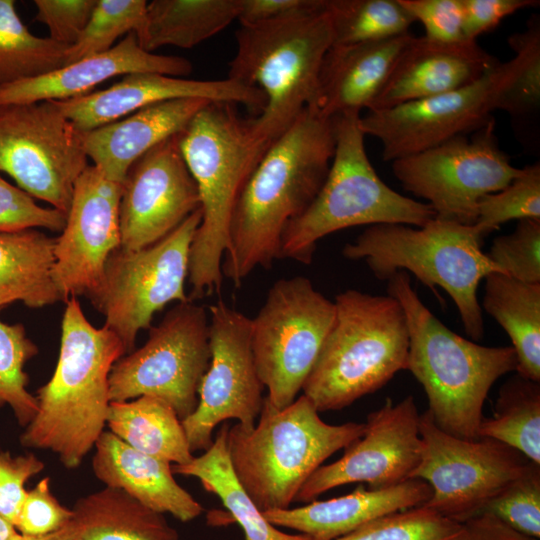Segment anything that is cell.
Wrapping results in <instances>:
<instances>
[{
  "instance_id": "f1b7e54d",
  "label": "cell",
  "mask_w": 540,
  "mask_h": 540,
  "mask_svg": "<svg viewBox=\"0 0 540 540\" xmlns=\"http://www.w3.org/2000/svg\"><path fill=\"white\" fill-rule=\"evenodd\" d=\"M55 239L36 229L0 232V308L38 309L62 301L54 279Z\"/></svg>"
},
{
  "instance_id": "4fadbf2b",
  "label": "cell",
  "mask_w": 540,
  "mask_h": 540,
  "mask_svg": "<svg viewBox=\"0 0 540 540\" xmlns=\"http://www.w3.org/2000/svg\"><path fill=\"white\" fill-rule=\"evenodd\" d=\"M391 163L403 188L424 199L436 219L463 225H474L480 199L505 188L521 170L501 149L495 119Z\"/></svg>"
},
{
  "instance_id": "ac0fdd59",
  "label": "cell",
  "mask_w": 540,
  "mask_h": 540,
  "mask_svg": "<svg viewBox=\"0 0 540 540\" xmlns=\"http://www.w3.org/2000/svg\"><path fill=\"white\" fill-rule=\"evenodd\" d=\"M496 64L473 84L360 116L364 135L377 138L382 158L392 162L470 134L494 120Z\"/></svg>"
},
{
  "instance_id": "e0dca14e",
  "label": "cell",
  "mask_w": 540,
  "mask_h": 540,
  "mask_svg": "<svg viewBox=\"0 0 540 540\" xmlns=\"http://www.w3.org/2000/svg\"><path fill=\"white\" fill-rule=\"evenodd\" d=\"M364 433L337 461L321 465L305 481L295 500L309 503L349 483L384 489L408 479L420 460V414L413 396L394 404L387 398L367 416Z\"/></svg>"
},
{
  "instance_id": "30bf717a",
  "label": "cell",
  "mask_w": 540,
  "mask_h": 540,
  "mask_svg": "<svg viewBox=\"0 0 540 540\" xmlns=\"http://www.w3.org/2000/svg\"><path fill=\"white\" fill-rule=\"evenodd\" d=\"M335 318L334 301L304 276L282 278L251 319V347L266 400L289 406L304 385Z\"/></svg>"
},
{
  "instance_id": "c3c4849f",
  "label": "cell",
  "mask_w": 540,
  "mask_h": 540,
  "mask_svg": "<svg viewBox=\"0 0 540 540\" xmlns=\"http://www.w3.org/2000/svg\"><path fill=\"white\" fill-rule=\"evenodd\" d=\"M44 467L33 453L13 456L0 451V515L14 527L26 497L25 483Z\"/></svg>"
},
{
  "instance_id": "603a6c76",
  "label": "cell",
  "mask_w": 540,
  "mask_h": 540,
  "mask_svg": "<svg viewBox=\"0 0 540 540\" xmlns=\"http://www.w3.org/2000/svg\"><path fill=\"white\" fill-rule=\"evenodd\" d=\"M189 60L147 52L134 32L104 53L88 56L44 75L0 86V105L66 100L92 92L115 76L155 72L184 77L192 72Z\"/></svg>"
},
{
  "instance_id": "60d3db41",
  "label": "cell",
  "mask_w": 540,
  "mask_h": 540,
  "mask_svg": "<svg viewBox=\"0 0 540 540\" xmlns=\"http://www.w3.org/2000/svg\"><path fill=\"white\" fill-rule=\"evenodd\" d=\"M540 219V164L526 165L503 189L478 203L474 224L485 238L510 220Z\"/></svg>"
},
{
  "instance_id": "816d5d0a",
  "label": "cell",
  "mask_w": 540,
  "mask_h": 540,
  "mask_svg": "<svg viewBox=\"0 0 540 540\" xmlns=\"http://www.w3.org/2000/svg\"><path fill=\"white\" fill-rule=\"evenodd\" d=\"M464 525L462 540H536L515 532L489 513L475 516Z\"/></svg>"
},
{
  "instance_id": "ee69618b",
  "label": "cell",
  "mask_w": 540,
  "mask_h": 540,
  "mask_svg": "<svg viewBox=\"0 0 540 540\" xmlns=\"http://www.w3.org/2000/svg\"><path fill=\"white\" fill-rule=\"evenodd\" d=\"M67 215L55 208L41 207L34 198L0 175V232L46 228L61 232Z\"/></svg>"
},
{
  "instance_id": "5b68a950",
  "label": "cell",
  "mask_w": 540,
  "mask_h": 540,
  "mask_svg": "<svg viewBox=\"0 0 540 540\" xmlns=\"http://www.w3.org/2000/svg\"><path fill=\"white\" fill-rule=\"evenodd\" d=\"M258 418L252 428L229 426L226 443L236 477L262 512L288 509L311 474L365 428L326 423L305 395L283 409L264 397Z\"/></svg>"
},
{
  "instance_id": "d6a6232c",
  "label": "cell",
  "mask_w": 540,
  "mask_h": 540,
  "mask_svg": "<svg viewBox=\"0 0 540 540\" xmlns=\"http://www.w3.org/2000/svg\"><path fill=\"white\" fill-rule=\"evenodd\" d=\"M106 425L129 446L169 463L185 464L194 457L181 420L174 409L159 398L140 396L111 401Z\"/></svg>"
},
{
  "instance_id": "d6986e66",
  "label": "cell",
  "mask_w": 540,
  "mask_h": 540,
  "mask_svg": "<svg viewBox=\"0 0 540 540\" xmlns=\"http://www.w3.org/2000/svg\"><path fill=\"white\" fill-rule=\"evenodd\" d=\"M122 183L88 165L75 182L66 225L54 245V279L66 302L89 297L103 279L110 254L121 246Z\"/></svg>"
},
{
  "instance_id": "d4e9b609",
  "label": "cell",
  "mask_w": 540,
  "mask_h": 540,
  "mask_svg": "<svg viewBox=\"0 0 540 540\" xmlns=\"http://www.w3.org/2000/svg\"><path fill=\"white\" fill-rule=\"evenodd\" d=\"M209 103L204 99L181 98L142 108L119 120L81 132L84 151L107 178L122 183L136 160L183 131Z\"/></svg>"
},
{
  "instance_id": "1f68e13d",
  "label": "cell",
  "mask_w": 540,
  "mask_h": 540,
  "mask_svg": "<svg viewBox=\"0 0 540 540\" xmlns=\"http://www.w3.org/2000/svg\"><path fill=\"white\" fill-rule=\"evenodd\" d=\"M224 422L212 445L185 464H174L173 474L196 477L204 488L217 495L233 520L241 527L245 540H311L304 534H288L271 524L255 505L236 477L227 450Z\"/></svg>"
},
{
  "instance_id": "4dcf8cb0",
  "label": "cell",
  "mask_w": 540,
  "mask_h": 540,
  "mask_svg": "<svg viewBox=\"0 0 540 540\" xmlns=\"http://www.w3.org/2000/svg\"><path fill=\"white\" fill-rule=\"evenodd\" d=\"M241 0H153L136 36L147 52L163 46L193 48L238 20Z\"/></svg>"
},
{
  "instance_id": "9a60e30c",
  "label": "cell",
  "mask_w": 540,
  "mask_h": 540,
  "mask_svg": "<svg viewBox=\"0 0 540 540\" xmlns=\"http://www.w3.org/2000/svg\"><path fill=\"white\" fill-rule=\"evenodd\" d=\"M419 433L420 460L410 479L425 481L431 489L422 506L460 523L480 515L529 461L497 440L448 434L428 411L420 415Z\"/></svg>"
},
{
  "instance_id": "e575fe53",
  "label": "cell",
  "mask_w": 540,
  "mask_h": 540,
  "mask_svg": "<svg viewBox=\"0 0 540 540\" xmlns=\"http://www.w3.org/2000/svg\"><path fill=\"white\" fill-rule=\"evenodd\" d=\"M70 46L29 31L15 1L0 0V86L63 67Z\"/></svg>"
},
{
  "instance_id": "7c38bea8",
  "label": "cell",
  "mask_w": 540,
  "mask_h": 540,
  "mask_svg": "<svg viewBox=\"0 0 540 540\" xmlns=\"http://www.w3.org/2000/svg\"><path fill=\"white\" fill-rule=\"evenodd\" d=\"M211 359L209 315L194 301L177 303L139 349L120 357L109 374L111 401L152 396L183 420L198 404V390Z\"/></svg>"
},
{
  "instance_id": "74e56055",
  "label": "cell",
  "mask_w": 540,
  "mask_h": 540,
  "mask_svg": "<svg viewBox=\"0 0 540 540\" xmlns=\"http://www.w3.org/2000/svg\"><path fill=\"white\" fill-rule=\"evenodd\" d=\"M38 353L37 345L27 336L20 323L0 320V409L8 405L22 427H26L38 410L36 397L27 385L25 364Z\"/></svg>"
},
{
  "instance_id": "8992f818",
  "label": "cell",
  "mask_w": 540,
  "mask_h": 540,
  "mask_svg": "<svg viewBox=\"0 0 540 540\" xmlns=\"http://www.w3.org/2000/svg\"><path fill=\"white\" fill-rule=\"evenodd\" d=\"M334 304L333 325L302 387L318 412L379 390L406 370L408 358L406 316L394 297L349 289Z\"/></svg>"
},
{
  "instance_id": "8d00e7d4",
  "label": "cell",
  "mask_w": 540,
  "mask_h": 540,
  "mask_svg": "<svg viewBox=\"0 0 540 540\" xmlns=\"http://www.w3.org/2000/svg\"><path fill=\"white\" fill-rule=\"evenodd\" d=\"M333 45L376 42L409 33L415 22L398 0H326Z\"/></svg>"
},
{
  "instance_id": "9c48e42d",
  "label": "cell",
  "mask_w": 540,
  "mask_h": 540,
  "mask_svg": "<svg viewBox=\"0 0 540 540\" xmlns=\"http://www.w3.org/2000/svg\"><path fill=\"white\" fill-rule=\"evenodd\" d=\"M360 116L333 117L335 150L328 174L311 204L285 229L279 259L310 264L320 239L349 227H421L435 218L428 204L401 195L378 176L366 153Z\"/></svg>"
},
{
  "instance_id": "5bb4252c",
  "label": "cell",
  "mask_w": 540,
  "mask_h": 540,
  "mask_svg": "<svg viewBox=\"0 0 540 540\" xmlns=\"http://www.w3.org/2000/svg\"><path fill=\"white\" fill-rule=\"evenodd\" d=\"M81 131L53 100L0 105V171L67 215L88 166Z\"/></svg>"
},
{
  "instance_id": "ba28073f",
  "label": "cell",
  "mask_w": 540,
  "mask_h": 540,
  "mask_svg": "<svg viewBox=\"0 0 540 540\" xmlns=\"http://www.w3.org/2000/svg\"><path fill=\"white\" fill-rule=\"evenodd\" d=\"M235 38L227 78L264 94L265 105L255 121L273 141L313 104L324 56L333 45L326 0L309 11L241 25Z\"/></svg>"
},
{
  "instance_id": "f35d334b",
  "label": "cell",
  "mask_w": 540,
  "mask_h": 540,
  "mask_svg": "<svg viewBox=\"0 0 540 540\" xmlns=\"http://www.w3.org/2000/svg\"><path fill=\"white\" fill-rule=\"evenodd\" d=\"M147 3L145 0H96L84 31L67 50L66 64L108 51L120 36L131 32L138 36L145 24Z\"/></svg>"
},
{
  "instance_id": "44dd1931",
  "label": "cell",
  "mask_w": 540,
  "mask_h": 540,
  "mask_svg": "<svg viewBox=\"0 0 540 540\" xmlns=\"http://www.w3.org/2000/svg\"><path fill=\"white\" fill-rule=\"evenodd\" d=\"M181 98L240 104L256 113L266 101L259 89L229 78L193 80L155 72L130 73L106 89L53 101L79 131L85 132L153 104Z\"/></svg>"
},
{
  "instance_id": "cb8c5ba5",
  "label": "cell",
  "mask_w": 540,
  "mask_h": 540,
  "mask_svg": "<svg viewBox=\"0 0 540 540\" xmlns=\"http://www.w3.org/2000/svg\"><path fill=\"white\" fill-rule=\"evenodd\" d=\"M412 36L406 33L376 42L332 45L324 56L309 107L329 118L368 110Z\"/></svg>"
},
{
  "instance_id": "f907efd6",
  "label": "cell",
  "mask_w": 540,
  "mask_h": 540,
  "mask_svg": "<svg viewBox=\"0 0 540 540\" xmlns=\"http://www.w3.org/2000/svg\"><path fill=\"white\" fill-rule=\"evenodd\" d=\"M322 0H241L238 20L255 25L302 13L318 7Z\"/></svg>"
},
{
  "instance_id": "b9f144b4",
  "label": "cell",
  "mask_w": 540,
  "mask_h": 540,
  "mask_svg": "<svg viewBox=\"0 0 540 540\" xmlns=\"http://www.w3.org/2000/svg\"><path fill=\"white\" fill-rule=\"evenodd\" d=\"M515 532L540 538V464L528 461L522 472L483 508Z\"/></svg>"
},
{
  "instance_id": "836d02e7",
  "label": "cell",
  "mask_w": 540,
  "mask_h": 540,
  "mask_svg": "<svg viewBox=\"0 0 540 540\" xmlns=\"http://www.w3.org/2000/svg\"><path fill=\"white\" fill-rule=\"evenodd\" d=\"M479 438L497 440L540 464V382L515 374L500 388L493 416L483 417Z\"/></svg>"
},
{
  "instance_id": "2e32d148",
  "label": "cell",
  "mask_w": 540,
  "mask_h": 540,
  "mask_svg": "<svg viewBox=\"0 0 540 540\" xmlns=\"http://www.w3.org/2000/svg\"><path fill=\"white\" fill-rule=\"evenodd\" d=\"M211 359L198 390V404L181 420L193 453L213 443L215 427L236 419L252 428L264 398L251 347V318L223 300L209 307Z\"/></svg>"
},
{
  "instance_id": "bcb514c9",
  "label": "cell",
  "mask_w": 540,
  "mask_h": 540,
  "mask_svg": "<svg viewBox=\"0 0 540 540\" xmlns=\"http://www.w3.org/2000/svg\"><path fill=\"white\" fill-rule=\"evenodd\" d=\"M96 0H35V20L44 24L49 38L74 45L92 15Z\"/></svg>"
},
{
  "instance_id": "7dc6e473",
  "label": "cell",
  "mask_w": 540,
  "mask_h": 540,
  "mask_svg": "<svg viewBox=\"0 0 540 540\" xmlns=\"http://www.w3.org/2000/svg\"><path fill=\"white\" fill-rule=\"evenodd\" d=\"M414 21L425 29V37L437 42L456 43L463 35L461 0H398Z\"/></svg>"
},
{
  "instance_id": "f546056e",
  "label": "cell",
  "mask_w": 540,
  "mask_h": 540,
  "mask_svg": "<svg viewBox=\"0 0 540 540\" xmlns=\"http://www.w3.org/2000/svg\"><path fill=\"white\" fill-rule=\"evenodd\" d=\"M484 280L483 309L508 334L517 358L515 372L540 382V283L500 272Z\"/></svg>"
},
{
  "instance_id": "3957f363",
  "label": "cell",
  "mask_w": 540,
  "mask_h": 540,
  "mask_svg": "<svg viewBox=\"0 0 540 540\" xmlns=\"http://www.w3.org/2000/svg\"><path fill=\"white\" fill-rule=\"evenodd\" d=\"M65 303L56 368L37 391L38 410L20 443L52 451L66 468L73 469L104 431L109 374L126 351L114 332L88 321L76 297Z\"/></svg>"
},
{
  "instance_id": "f5cc1de1",
  "label": "cell",
  "mask_w": 540,
  "mask_h": 540,
  "mask_svg": "<svg viewBox=\"0 0 540 540\" xmlns=\"http://www.w3.org/2000/svg\"><path fill=\"white\" fill-rule=\"evenodd\" d=\"M17 533L15 527L0 515V540H8Z\"/></svg>"
},
{
  "instance_id": "11a10c76",
  "label": "cell",
  "mask_w": 540,
  "mask_h": 540,
  "mask_svg": "<svg viewBox=\"0 0 540 540\" xmlns=\"http://www.w3.org/2000/svg\"><path fill=\"white\" fill-rule=\"evenodd\" d=\"M8 540H25V537L22 536L21 534L17 533L14 536H12L11 538H9Z\"/></svg>"
},
{
  "instance_id": "ffe728a7",
  "label": "cell",
  "mask_w": 540,
  "mask_h": 540,
  "mask_svg": "<svg viewBox=\"0 0 540 540\" xmlns=\"http://www.w3.org/2000/svg\"><path fill=\"white\" fill-rule=\"evenodd\" d=\"M178 134L136 160L122 182L119 220L123 249L138 250L158 242L200 208Z\"/></svg>"
},
{
  "instance_id": "7a4b0ae2",
  "label": "cell",
  "mask_w": 540,
  "mask_h": 540,
  "mask_svg": "<svg viewBox=\"0 0 540 540\" xmlns=\"http://www.w3.org/2000/svg\"><path fill=\"white\" fill-rule=\"evenodd\" d=\"M179 145L199 194L201 222L189 252L190 301L219 292L222 261L238 199L272 143L255 118L236 104L211 102L178 134Z\"/></svg>"
},
{
  "instance_id": "ab89813d",
  "label": "cell",
  "mask_w": 540,
  "mask_h": 540,
  "mask_svg": "<svg viewBox=\"0 0 540 540\" xmlns=\"http://www.w3.org/2000/svg\"><path fill=\"white\" fill-rule=\"evenodd\" d=\"M465 525L418 506L374 519L334 540H462Z\"/></svg>"
},
{
  "instance_id": "db71d44e",
  "label": "cell",
  "mask_w": 540,
  "mask_h": 540,
  "mask_svg": "<svg viewBox=\"0 0 540 540\" xmlns=\"http://www.w3.org/2000/svg\"><path fill=\"white\" fill-rule=\"evenodd\" d=\"M25 537V536H24ZM25 540H70L64 527L51 534L40 537H25Z\"/></svg>"
},
{
  "instance_id": "8fae6325",
  "label": "cell",
  "mask_w": 540,
  "mask_h": 540,
  "mask_svg": "<svg viewBox=\"0 0 540 540\" xmlns=\"http://www.w3.org/2000/svg\"><path fill=\"white\" fill-rule=\"evenodd\" d=\"M201 222L200 208L158 242L138 249L114 250L102 282L88 297L104 316L108 329L124 345L135 349L137 334L149 329L154 314L167 304L190 301L185 292L189 252Z\"/></svg>"
},
{
  "instance_id": "484cf974",
  "label": "cell",
  "mask_w": 540,
  "mask_h": 540,
  "mask_svg": "<svg viewBox=\"0 0 540 540\" xmlns=\"http://www.w3.org/2000/svg\"><path fill=\"white\" fill-rule=\"evenodd\" d=\"M430 495L425 481L408 479L384 489L359 485L340 497L269 510L263 515L274 526L296 530L311 540H334L381 516L421 506Z\"/></svg>"
},
{
  "instance_id": "4316f807",
  "label": "cell",
  "mask_w": 540,
  "mask_h": 540,
  "mask_svg": "<svg viewBox=\"0 0 540 540\" xmlns=\"http://www.w3.org/2000/svg\"><path fill=\"white\" fill-rule=\"evenodd\" d=\"M94 447L92 469L105 486L182 522L202 514L201 504L174 479L168 461L134 449L110 431H103Z\"/></svg>"
},
{
  "instance_id": "f6af8a7d",
  "label": "cell",
  "mask_w": 540,
  "mask_h": 540,
  "mask_svg": "<svg viewBox=\"0 0 540 540\" xmlns=\"http://www.w3.org/2000/svg\"><path fill=\"white\" fill-rule=\"evenodd\" d=\"M72 517V509L59 503L45 477L27 491L15 529L25 537L45 536L66 526Z\"/></svg>"
},
{
  "instance_id": "681fc988",
  "label": "cell",
  "mask_w": 540,
  "mask_h": 540,
  "mask_svg": "<svg viewBox=\"0 0 540 540\" xmlns=\"http://www.w3.org/2000/svg\"><path fill=\"white\" fill-rule=\"evenodd\" d=\"M463 8V35L466 40L477 37L499 25L518 10L535 7L536 0H461Z\"/></svg>"
},
{
  "instance_id": "d590c367",
  "label": "cell",
  "mask_w": 540,
  "mask_h": 540,
  "mask_svg": "<svg viewBox=\"0 0 540 540\" xmlns=\"http://www.w3.org/2000/svg\"><path fill=\"white\" fill-rule=\"evenodd\" d=\"M515 55L500 63L494 108L515 118L531 115L540 104V19L533 15L527 28L509 36Z\"/></svg>"
},
{
  "instance_id": "277c9868",
  "label": "cell",
  "mask_w": 540,
  "mask_h": 540,
  "mask_svg": "<svg viewBox=\"0 0 540 540\" xmlns=\"http://www.w3.org/2000/svg\"><path fill=\"white\" fill-rule=\"evenodd\" d=\"M387 293L402 306L409 332L406 370L422 385L428 412L444 432L479 438L483 405L493 384L516 371L512 346L488 347L450 330L421 301L405 271L388 280Z\"/></svg>"
},
{
  "instance_id": "52a82bcc",
  "label": "cell",
  "mask_w": 540,
  "mask_h": 540,
  "mask_svg": "<svg viewBox=\"0 0 540 540\" xmlns=\"http://www.w3.org/2000/svg\"><path fill=\"white\" fill-rule=\"evenodd\" d=\"M483 240L475 225L434 218L421 227L369 226L344 245L342 254L363 260L379 280L409 271L434 292L441 287L453 300L467 335L479 341L484 321L478 286L488 274L502 273L483 252Z\"/></svg>"
},
{
  "instance_id": "6da1fadb",
  "label": "cell",
  "mask_w": 540,
  "mask_h": 540,
  "mask_svg": "<svg viewBox=\"0 0 540 540\" xmlns=\"http://www.w3.org/2000/svg\"><path fill=\"white\" fill-rule=\"evenodd\" d=\"M334 150L333 118L312 107L272 141L236 204L223 277L238 287L255 268L269 269L279 259L285 229L316 197Z\"/></svg>"
},
{
  "instance_id": "83f0119b",
  "label": "cell",
  "mask_w": 540,
  "mask_h": 540,
  "mask_svg": "<svg viewBox=\"0 0 540 540\" xmlns=\"http://www.w3.org/2000/svg\"><path fill=\"white\" fill-rule=\"evenodd\" d=\"M64 526L70 540H179L162 513L105 486L77 500Z\"/></svg>"
},
{
  "instance_id": "7bdbcfd3",
  "label": "cell",
  "mask_w": 540,
  "mask_h": 540,
  "mask_svg": "<svg viewBox=\"0 0 540 540\" xmlns=\"http://www.w3.org/2000/svg\"><path fill=\"white\" fill-rule=\"evenodd\" d=\"M486 255L502 273L540 283V219L518 220L513 232L493 240Z\"/></svg>"
},
{
  "instance_id": "7402d4cb",
  "label": "cell",
  "mask_w": 540,
  "mask_h": 540,
  "mask_svg": "<svg viewBox=\"0 0 540 540\" xmlns=\"http://www.w3.org/2000/svg\"><path fill=\"white\" fill-rule=\"evenodd\" d=\"M500 61L477 41L412 36L368 110L394 107L469 86Z\"/></svg>"
}]
</instances>
